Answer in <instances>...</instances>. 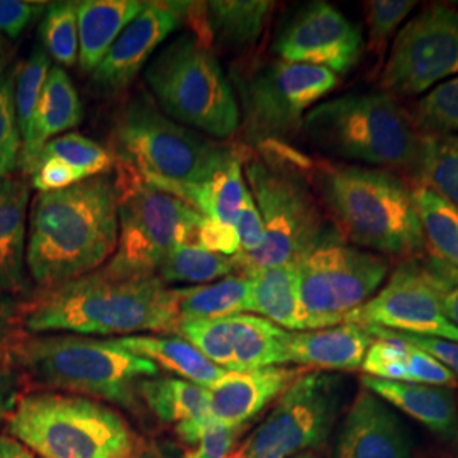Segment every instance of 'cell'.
Here are the masks:
<instances>
[{
  "label": "cell",
  "mask_w": 458,
  "mask_h": 458,
  "mask_svg": "<svg viewBox=\"0 0 458 458\" xmlns=\"http://www.w3.org/2000/svg\"><path fill=\"white\" fill-rule=\"evenodd\" d=\"M22 304L0 297V360L7 359L11 348L21 338L19 327H22Z\"/></svg>",
  "instance_id": "681fc988"
},
{
  "label": "cell",
  "mask_w": 458,
  "mask_h": 458,
  "mask_svg": "<svg viewBox=\"0 0 458 458\" xmlns=\"http://www.w3.org/2000/svg\"><path fill=\"white\" fill-rule=\"evenodd\" d=\"M179 335L214 365L228 372L287 363L285 342L289 331L251 312L185 323Z\"/></svg>",
  "instance_id": "2e32d148"
},
{
  "label": "cell",
  "mask_w": 458,
  "mask_h": 458,
  "mask_svg": "<svg viewBox=\"0 0 458 458\" xmlns=\"http://www.w3.org/2000/svg\"><path fill=\"white\" fill-rule=\"evenodd\" d=\"M374 336L360 325L344 323L338 327L289 331L285 342L287 363L321 372H350L361 369Z\"/></svg>",
  "instance_id": "7402d4cb"
},
{
  "label": "cell",
  "mask_w": 458,
  "mask_h": 458,
  "mask_svg": "<svg viewBox=\"0 0 458 458\" xmlns=\"http://www.w3.org/2000/svg\"><path fill=\"white\" fill-rule=\"evenodd\" d=\"M293 458H318L316 457V454L312 452V450H310V452H302V454H299V455H295V457Z\"/></svg>",
  "instance_id": "db71d44e"
},
{
  "label": "cell",
  "mask_w": 458,
  "mask_h": 458,
  "mask_svg": "<svg viewBox=\"0 0 458 458\" xmlns=\"http://www.w3.org/2000/svg\"><path fill=\"white\" fill-rule=\"evenodd\" d=\"M111 153L117 166L179 199L245 155L172 121L147 92L115 114Z\"/></svg>",
  "instance_id": "5b68a950"
},
{
  "label": "cell",
  "mask_w": 458,
  "mask_h": 458,
  "mask_svg": "<svg viewBox=\"0 0 458 458\" xmlns=\"http://www.w3.org/2000/svg\"><path fill=\"white\" fill-rule=\"evenodd\" d=\"M246 138L257 145L284 143L302 131L304 117L331 94L340 77L321 66L284 60L233 70Z\"/></svg>",
  "instance_id": "7c38bea8"
},
{
  "label": "cell",
  "mask_w": 458,
  "mask_h": 458,
  "mask_svg": "<svg viewBox=\"0 0 458 458\" xmlns=\"http://www.w3.org/2000/svg\"><path fill=\"white\" fill-rule=\"evenodd\" d=\"M403 342L410 344L411 346L421 350L433 357L435 360L440 361L450 372L458 377V344L450 342L445 338H435V336H418V335H408V333H397L394 331Z\"/></svg>",
  "instance_id": "c3c4849f"
},
{
  "label": "cell",
  "mask_w": 458,
  "mask_h": 458,
  "mask_svg": "<svg viewBox=\"0 0 458 458\" xmlns=\"http://www.w3.org/2000/svg\"><path fill=\"white\" fill-rule=\"evenodd\" d=\"M408 115L421 136H458V75L418 98Z\"/></svg>",
  "instance_id": "836d02e7"
},
{
  "label": "cell",
  "mask_w": 458,
  "mask_h": 458,
  "mask_svg": "<svg viewBox=\"0 0 458 458\" xmlns=\"http://www.w3.org/2000/svg\"><path fill=\"white\" fill-rule=\"evenodd\" d=\"M361 387L426 426L443 442H458L457 399L452 389L369 376L361 378Z\"/></svg>",
  "instance_id": "603a6c76"
},
{
  "label": "cell",
  "mask_w": 458,
  "mask_h": 458,
  "mask_svg": "<svg viewBox=\"0 0 458 458\" xmlns=\"http://www.w3.org/2000/svg\"><path fill=\"white\" fill-rule=\"evenodd\" d=\"M189 11L191 2H145L92 72L94 83L107 96L124 92L170 34L187 22Z\"/></svg>",
  "instance_id": "ac0fdd59"
},
{
  "label": "cell",
  "mask_w": 458,
  "mask_h": 458,
  "mask_svg": "<svg viewBox=\"0 0 458 458\" xmlns=\"http://www.w3.org/2000/svg\"><path fill=\"white\" fill-rule=\"evenodd\" d=\"M21 321L30 335L132 336L181 331L175 291L158 276H121L106 267L39 291L22 306Z\"/></svg>",
  "instance_id": "6da1fadb"
},
{
  "label": "cell",
  "mask_w": 458,
  "mask_h": 458,
  "mask_svg": "<svg viewBox=\"0 0 458 458\" xmlns=\"http://www.w3.org/2000/svg\"><path fill=\"white\" fill-rule=\"evenodd\" d=\"M458 75V11L429 4L394 38L378 85L387 96L418 98Z\"/></svg>",
  "instance_id": "5bb4252c"
},
{
  "label": "cell",
  "mask_w": 458,
  "mask_h": 458,
  "mask_svg": "<svg viewBox=\"0 0 458 458\" xmlns=\"http://www.w3.org/2000/svg\"><path fill=\"white\" fill-rule=\"evenodd\" d=\"M458 458V457H457Z\"/></svg>",
  "instance_id": "9f6ffc18"
},
{
  "label": "cell",
  "mask_w": 458,
  "mask_h": 458,
  "mask_svg": "<svg viewBox=\"0 0 458 458\" xmlns=\"http://www.w3.org/2000/svg\"><path fill=\"white\" fill-rule=\"evenodd\" d=\"M420 185L458 208V136H423Z\"/></svg>",
  "instance_id": "d590c367"
},
{
  "label": "cell",
  "mask_w": 458,
  "mask_h": 458,
  "mask_svg": "<svg viewBox=\"0 0 458 458\" xmlns=\"http://www.w3.org/2000/svg\"><path fill=\"white\" fill-rule=\"evenodd\" d=\"M141 403L165 425L175 426L182 442L194 446L211 421L208 389L179 377L157 376L140 386Z\"/></svg>",
  "instance_id": "d4e9b609"
},
{
  "label": "cell",
  "mask_w": 458,
  "mask_h": 458,
  "mask_svg": "<svg viewBox=\"0 0 458 458\" xmlns=\"http://www.w3.org/2000/svg\"><path fill=\"white\" fill-rule=\"evenodd\" d=\"M425 243L433 257L458 267V208L426 185H414Z\"/></svg>",
  "instance_id": "1f68e13d"
},
{
  "label": "cell",
  "mask_w": 458,
  "mask_h": 458,
  "mask_svg": "<svg viewBox=\"0 0 458 458\" xmlns=\"http://www.w3.org/2000/svg\"><path fill=\"white\" fill-rule=\"evenodd\" d=\"M245 426H228L209 421L200 431L196 445L183 458H228L238 446Z\"/></svg>",
  "instance_id": "b9f144b4"
},
{
  "label": "cell",
  "mask_w": 458,
  "mask_h": 458,
  "mask_svg": "<svg viewBox=\"0 0 458 458\" xmlns=\"http://www.w3.org/2000/svg\"><path fill=\"white\" fill-rule=\"evenodd\" d=\"M119 189V236L104 267L121 276H157L165 259L192 243L202 214L179 197L160 191L115 165Z\"/></svg>",
  "instance_id": "30bf717a"
},
{
  "label": "cell",
  "mask_w": 458,
  "mask_h": 458,
  "mask_svg": "<svg viewBox=\"0 0 458 458\" xmlns=\"http://www.w3.org/2000/svg\"><path fill=\"white\" fill-rule=\"evenodd\" d=\"M48 5L47 2L0 0V33L16 39L38 17L45 16Z\"/></svg>",
  "instance_id": "f6af8a7d"
},
{
  "label": "cell",
  "mask_w": 458,
  "mask_h": 458,
  "mask_svg": "<svg viewBox=\"0 0 458 458\" xmlns=\"http://www.w3.org/2000/svg\"><path fill=\"white\" fill-rule=\"evenodd\" d=\"M302 132L312 147L346 164L378 168L420 185L423 136L386 92L344 94L312 107Z\"/></svg>",
  "instance_id": "8992f818"
},
{
  "label": "cell",
  "mask_w": 458,
  "mask_h": 458,
  "mask_svg": "<svg viewBox=\"0 0 458 458\" xmlns=\"http://www.w3.org/2000/svg\"><path fill=\"white\" fill-rule=\"evenodd\" d=\"M145 82L162 113L185 128L217 140L238 131L242 117L233 85L211 41L185 33L158 49L145 68Z\"/></svg>",
  "instance_id": "9c48e42d"
},
{
  "label": "cell",
  "mask_w": 458,
  "mask_h": 458,
  "mask_svg": "<svg viewBox=\"0 0 458 458\" xmlns=\"http://www.w3.org/2000/svg\"><path fill=\"white\" fill-rule=\"evenodd\" d=\"M363 38L344 13L327 2H311L282 28L274 43L278 58L321 66L335 75L352 72L360 60Z\"/></svg>",
  "instance_id": "e0dca14e"
},
{
  "label": "cell",
  "mask_w": 458,
  "mask_h": 458,
  "mask_svg": "<svg viewBox=\"0 0 458 458\" xmlns=\"http://www.w3.org/2000/svg\"><path fill=\"white\" fill-rule=\"evenodd\" d=\"M119 189L104 174L34 197L26 267L39 291L96 272L113 259L119 236Z\"/></svg>",
  "instance_id": "7a4b0ae2"
},
{
  "label": "cell",
  "mask_w": 458,
  "mask_h": 458,
  "mask_svg": "<svg viewBox=\"0 0 458 458\" xmlns=\"http://www.w3.org/2000/svg\"><path fill=\"white\" fill-rule=\"evenodd\" d=\"M414 0H369L363 4L367 22V49L377 64L384 62L399 26L414 11Z\"/></svg>",
  "instance_id": "74e56055"
},
{
  "label": "cell",
  "mask_w": 458,
  "mask_h": 458,
  "mask_svg": "<svg viewBox=\"0 0 458 458\" xmlns=\"http://www.w3.org/2000/svg\"><path fill=\"white\" fill-rule=\"evenodd\" d=\"M5 428L39 458H140L147 450L123 414L75 394H21Z\"/></svg>",
  "instance_id": "52a82bcc"
},
{
  "label": "cell",
  "mask_w": 458,
  "mask_h": 458,
  "mask_svg": "<svg viewBox=\"0 0 458 458\" xmlns=\"http://www.w3.org/2000/svg\"><path fill=\"white\" fill-rule=\"evenodd\" d=\"M408 369H410V382L412 384H426L437 387H458V377L450 372L440 361L435 360L425 352L410 344L408 353Z\"/></svg>",
  "instance_id": "ee69618b"
},
{
  "label": "cell",
  "mask_w": 458,
  "mask_h": 458,
  "mask_svg": "<svg viewBox=\"0 0 458 458\" xmlns=\"http://www.w3.org/2000/svg\"><path fill=\"white\" fill-rule=\"evenodd\" d=\"M39 39L45 51L56 65L75 66L79 64V22L77 2L49 4L39 24Z\"/></svg>",
  "instance_id": "e575fe53"
},
{
  "label": "cell",
  "mask_w": 458,
  "mask_h": 458,
  "mask_svg": "<svg viewBox=\"0 0 458 458\" xmlns=\"http://www.w3.org/2000/svg\"><path fill=\"white\" fill-rule=\"evenodd\" d=\"M260 147L263 158L245 155L243 174L262 216L265 236L255 253L233 257L240 274L297 263L329 229L327 214L287 147L284 143Z\"/></svg>",
  "instance_id": "ba28073f"
},
{
  "label": "cell",
  "mask_w": 458,
  "mask_h": 458,
  "mask_svg": "<svg viewBox=\"0 0 458 458\" xmlns=\"http://www.w3.org/2000/svg\"><path fill=\"white\" fill-rule=\"evenodd\" d=\"M192 243L208 251L226 257H236L240 253V240L236 228L221 225L209 217H202V221L199 223Z\"/></svg>",
  "instance_id": "bcb514c9"
},
{
  "label": "cell",
  "mask_w": 458,
  "mask_h": 458,
  "mask_svg": "<svg viewBox=\"0 0 458 458\" xmlns=\"http://www.w3.org/2000/svg\"><path fill=\"white\" fill-rule=\"evenodd\" d=\"M7 361L43 389L107 401L124 410L141 404L140 386L160 369L111 340L73 333H26L11 348Z\"/></svg>",
  "instance_id": "277c9868"
},
{
  "label": "cell",
  "mask_w": 458,
  "mask_h": 458,
  "mask_svg": "<svg viewBox=\"0 0 458 458\" xmlns=\"http://www.w3.org/2000/svg\"><path fill=\"white\" fill-rule=\"evenodd\" d=\"M234 228H236L238 240H240V253L238 255L255 253L262 246L263 236H265L262 216H260V211H259L253 197L250 194V191L246 192L245 200H243V206L238 214Z\"/></svg>",
  "instance_id": "7dc6e473"
},
{
  "label": "cell",
  "mask_w": 458,
  "mask_h": 458,
  "mask_svg": "<svg viewBox=\"0 0 458 458\" xmlns=\"http://www.w3.org/2000/svg\"><path fill=\"white\" fill-rule=\"evenodd\" d=\"M250 280L248 312L262 316L287 331H304L297 265H277L243 272Z\"/></svg>",
  "instance_id": "83f0119b"
},
{
  "label": "cell",
  "mask_w": 458,
  "mask_h": 458,
  "mask_svg": "<svg viewBox=\"0 0 458 458\" xmlns=\"http://www.w3.org/2000/svg\"><path fill=\"white\" fill-rule=\"evenodd\" d=\"M306 372L304 367L280 365L226 372L208 389L211 420L221 425L245 426Z\"/></svg>",
  "instance_id": "ffe728a7"
},
{
  "label": "cell",
  "mask_w": 458,
  "mask_h": 458,
  "mask_svg": "<svg viewBox=\"0 0 458 458\" xmlns=\"http://www.w3.org/2000/svg\"><path fill=\"white\" fill-rule=\"evenodd\" d=\"M51 62L48 53L41 45H36L31 55L16 68V87H14V102H16L17 124L21 136L26 132L41 90L48 79Z\"/></svg>",
  "instance_id": "ab89813d"
},
{
  "label": "cell",
  "mask_w": 458,
  "mask_h": 458,
  "mask_svg": "<svg viewBox=\"0 0 458 458\" xmlns=\"http://www.w3.org/2000/svg\"><path fill=\"white\" fill-rule=\"evenodd\" d=\"M174 291L181 327L185 323L209 321L248 312L250 306V280L243 274H234L213 284Z\"/></svg>",
  "instance_id": "f1b7e54d"
},
{
  "label": "cell",
  "mask_w": 458,
  "mask_h": 458,
  "mask_svg": "<svg viewBox=\"0 0 458 458\" xmlns=\"http://www.w3.org/2000/svg\"><path fill=\"white\" fill-rule=\"evenodd\" d=\"M346 323L445 338L458 344V329L446 319L418 257L406 259L395 267L387 284L360 310L350 314Z\"/></svg>",
  "instance_id": "9a60e30c"
},
{
  "label": "cell",
  "mask_w": 458,
  "mask_h": 458,
  "mask_svg": "<svg viewBox=\"0 0 458 458\" xmlns=\"http://www.w3.org/2000/svg\"><path fill=\"white\" fill-rule=\"evenodd\" d=\"M82 119V100L75 85L62 66L51 65L31 123L22 134L19 168L24 175L30 177L39 151L48 141L79 128Z\"/></svg>",
  "instance_id": "44dd1931"
},
{
  "label": "cell",
  "mask_w": 458,
  "mask_h": 458,
  "mask_svg": "<svg viewBox=\"0 0 458 458\" xmlns=\"http://www.w3.org/2000/svg\"><path fill=\"white\" fill-rule=\"evenodd\" d=\"M295 265L304 331L344 325L389 274L386 257L346 243L333 228Z\"/></svg>",
  "instance_id": "8fae6325"
},
{
  "label": "cell",
  "mask_w": 458,
  "mask_h": 458,
  "mask_svg": "<svg viewBox=\"0 0 458 458\" xmlns=\"http://www.w3.org/2000/svg\"><path fill=\"white\" fill-rule=\"evenodd\" d=\"M30 183L17 177L0 182V294H26L31 278L26 267Z\"/></svg>",
  "instance_id": "cb8c5ba5"
},
{
  "label": "cell",
  "mask_w": 458,
  "mask_h": 458,
  "mask_svg": "<svg viewBox=\"0 0 458 458\" xmlns=\"http://www.w3.org/2000/svg\"><path fill=\"white\" fill-rule=\"evenodd\" d=\"M426 280L440 301L446 319L458 329V267L437 257L418 259Z\"/></svg>",
  "instance_id": "60d3db41"
},
{
  "label": "cell",
  "mask_w": 458,
  "mask_h": 458,
  "mask_svg": "<svg viewBox=\"0 0 458 458\" xmlns=\"http://www.w3.org/2000/svg\"><path fill=\"white\" fill-rule=\"evenodd\" d=\"M344 391L342 377L308 370L228 458H293L321 446L338 420Z\"/></svg>",
  "instance_id": "4fadbf2b"
},
{
  "label": "cell",
  "mask_w": 458,
  "mask_h": 458,
  "mask_svg": "<svg viewBox=\"0 0 458 458\" xmlns=\"http://www.w3.org/2000/svg\"><path fill=\"white\" fill-rule=\"evenodd\" d=\"M39 158H60L79 170L83 179L111 174L115 166L114 157L109 149L77 131L65 132L48 141L36 160Z\"/></svg>",
  "instance_id": "8d00e7d4"
},
{
  "label": "cell",
  "mask_w": 458,
  "mask_h": 458,
  "mask_svg": "<svg viewBox=\"0 0 458 458\" xmlns=\"http://www.w3.org/2000/svg\"><path fill=\"white\" fill-rule=\"evenodd\" d=\"M274 2L265 0H214L204 4V22L211 39L223 47H251L260 36L274 11Z\"/></svg>",
  "instance_id": "f546056e"
},
{
  "label": "cell",
  "mask_w": 458,
  "mask_h": 458,
  "mask_svg": "<svg viewBox=\"0 0 458 458\" xmlns=\"http://www.w3.org/2000/svg\"><path fill=\"white\" fill-rule=\"evenodd\" d=\"M16 68L0 73V182L13 177L21 165L22 136L17 124Z\"/></svg>",
  "instance_id": "f35d334b"
},
{
  "label": "cell",
  "mask_w": 458,
  "mask_h": 458,
  "mask_svg": "<svg viewBox=\"0 0 458 458\" xmlns=\"http://www.w3.org/2000/svg\"><path fill=\"white\" fill-rule=\"evenodd\" d=\"M0 458H39L11 435H0Z\"/></svg>",
  "instance_id": "816d5d0a"
},
{
  "label": "cell",
  "mask_w": 458,
  "mask_h": 458,
  "mask_svg": "<svg viewBox=\"0 0 458 458\" xmlns=\"http://www.w3.org/2000/svg\"><path fill=\"white\" fill-rule=\"evenodd\" d=\"M21 374L9 361L0 360V426L7 421L19 399Z\"/></svg>",
  "instance_id": "f907efd6"
},
{
  "label": "cell",
  "mask_w": 458,
  "mask_h": 458,
  "mask_svg": "<svg viewBox=\"0 0 458 458\" xmlns=\"http://www.w3.org/2000/svg\"><path fill=\"white\" fill-rule=\"evenodd\" d=\"M114 340L134 355L153 361L160 370L164 369L206 389L228 372L206 359L181 335H132Z\"/></svg>",
  "instance_id": "4316f807"
},
{
  "label": "cell",
  "mask_w": 458,
  "mask_h": 458,
  "mask_svg": "<svg viewBox=\"0 0 458 458\" xmlns=\"http://www.w3.org/2000/svg\"><path fill=\"white\" fill-rule=\"evenodd\" d=\"M412 438L395 411L361 387L340 426L331 458H411Z\"/></svg>",
  "instance_id": "d6986e66"
},
{
  "label": "cell",
  "mask_w": 458,
  "mask_h": 458,
  "mask_svg": "<svg viewBox=\"0 0 458 458\" xmlns=\"http://www.w3.org/2000/svg\"><path fill=\"white\" fill-rule=\"evenodd\" d=\"M245 155L229 164L211 181L187 191L181 200L187 202L204 217H209L221 225L234 226L248 192L243 174Z\"/></svg>",
  "instance_id": "4dcf8cb0"
},
{
  "label": "cell",
  "mask_w": 458,
  "mask_h": 458,
  "mask_svg": "<svg viewBox=\"0 0 458 458\" xmlns=\"http://www.w3.org/2000/svg\"><path fill=\"white\" fill-rule=\"evenodd\" d=\"M7 60H9V47H7V41L0 36V73L7 70Z\"/></svg>",
  "instance_id": "f5cc1de1"
},
{
  "label": "cell",
  "mask_w": 458,
  "mask_h": 458,
  "mask_svg": "<svg viewBox=\"0 0 458 458\" xmlns=\"http://www.w3.org/2000/svg\"><path fill=\"white\" fill-rule=\"evenodd\" d=\"M31 185L38 192H55L64 191L83 179L82 174L75 170L72 165L60 158H39L36 160L33 170L30 174Z\"/></svg>",
  "instance_id": "7bdbcfd3"
},
{
  "label": "cell",
  "mask_w": 458,
  "mask_h": 458,
  "mask_svg": "<svg viewBox=\"0 0 458 458\" xmlns=\"http://www.w3.org/2000/svg\"><path fill=\"white\" fill-rule=\"evenodd\" d=\"M143 5L141 0L77 2L79 66L83 73H92L98 68L117 36L141 13Z\"/></svg>",
  "instance_id": "484cf974"
},
{
  "label": "cell",
  "mask_w": 458,
  "mask_h": 458,
  "mask_svg": "<svg viewBox=\"0 0 458 458\" xmlns=\"http://www.w3.org/2000/svg\"><path fill=\"white\" fill-rule=\"evenodd\" d=\"M140 458H162V457H157V455H143V457Z\"/></svg>",
  "instance_id": "11a10c76"
},
{
  "label": "cell",
  "mask_w": 458,
  "mask_h": 458,
  "mask_svg": "<svg viewBox=\"0 0 458 458\" xmlns=\"http://www.w3.org/2000/svg\"><path fill=\"white\" fill-rule=\"evenodd\" d=\"M238 267L233 257L208 251L194 243L177 246L162 263L157 276L165 285L194 284L204 285L234 276Z\"/></svg>",
  "instance_id": "d6a6232c"
},
{
  "label": "cell",
  "mask_w": 458,
  "mask_h": 458,
  "mask_svg": "<svg viewBox=\"0 0 458 458\" xmlns=\"http://www.w3.org/2000/svg\"><path fill=\"white\" fill-rule=\"evenodd\" d=\"M301 172L333 229L346 243L404 259L425 251V234L410 182L378 168L308 158Z\"/></svg>",
  "instance_id": "3957f363"
}]
</instances>
